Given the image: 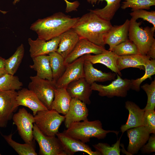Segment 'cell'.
Masks as SVG:
<instances>
[{"label":"cell","mask_w":155,"mask_h":155,"mask_svg":"<svg viewBox=\"0 0 155 155\" xmlns=\"http://www.w3.org/2000/svg\"><path fill=\"white\" fill-rule=\"evenodd\" d=\"M113 26L110 21L90 11L80 17L72 28L80 38L105 48V37Z\"/></svg>","instance_id":"6da1fadb"},{"label":"cell","mask_w":155,"mask_h":155,"mask_svg":"<svg viewBox=\"0 0 155 155\" xmlns=\"http://www.w3.org/2000/svg\"><path fill=\"white\" fill-rule=\"evenodd\" d=\"M79 18H71L62 12H57L38 19L31 25L30 29L36 33L38 38L48 41L72 28Z\"/></svg>","instance_id":"7a4b0ae2"},{"label":"cell","mask_w":155,"mask_h":155,"mask_svg":"<svg viewBox=\"0 0 155 155\" xmlns=\"http://www.w3.org/2000/svg\"><path fill=\"white\" fill-rule=\"evenodd\" d=\"M63 132L70 137L86 143L90 142L91 138L104 139L110 132L114 133L117 135L119 131L105 130L102 128V123L99 120L89 121L88 119L73 123Z\"/></svg>","instance_id":"3957f363"},{"label":"cell","mask_w":155,"mask_h":155,"mask_svg":"<svg viewBox=\"0 0 155 155\" xmlns=\"http://www.w3.org/2000/svg\"><path fill=\"white\" fill-rule=\"evenodd\" d=\"M142 22H137L132 18L129 20V39L135 45L139 54L146 55L153 42L155 41L153 27H140Z\"/></svg>","instance_id":"277c9868"},{"label":"cell","mask_w":155,"mask_h":155,"mask_svg":"<svg viewBox=\"0 0 155 155\" xmlns=\"http://www.w3.org/2000/svg\"><path fill=\"white\" fill-rule=\"evenodd\" d=\"M34 124L44 135L55 136L59 127L65 121V116L60 115L56 111L46 110L38 111L34 115Z\"/></svg>","instance_id":"5b68a950"},{"label":"cell","mask_w":155,"mask_h":155,"mask_svg":"<svg viewBox=\"0 0 155 155\" xmlns=\"http://www.w3.org/2000/svg\"><path fill=\"white\" fill-rule=\"evenodd\" d=\"M28 89L33 92L48 110H51L55 90L56 88L53 81L41 78L37 75L30 76Z\"/></svg>","instance_id":"8992f818"},{"label":"cell","mask_w":155,"mask_h":155,"mask_svg":"<svg viewBox=\"0 0 155 155\" xmlns=\"http://www.w3.org/2000/svg\"><path fill=\"white\" fill-rule=\"evenodd\" d=\"M117 78L108 85H104L94 82L91 85L92 90L98 92V95L101 96L112 98L114 96L125 97L127 95L128 91L131 89V80L123 79L117 74Z\"/></svg>","instance_id":"52a82bcc"},{"label":"cell","mask_w":155,"mask_h":155,"mask_svg":"<svg viewBox=\"0 0 155 155\" xmlns=\"http://www.w3.org/2000/svg\"><path fill=\"white\" fill-rule=\"evenodd\" d=\"M33 138L39 147L41 155H66L59 139L55 136L44 134L34 123L33 130Z\"/></svg>","instance_id":"ba28073f"},{"label":"cell","mask_w":155,"mask_h":155,"mask_svg":"<svg viewBox=\"0 0 155 155\" xmlns=\"http://www.w3.org/2000/svg\"><path fill=\"white\" fill-rule=\"evenodd\" d=\"M12 119L20 136L25 143L30 144L33 142L34 141L33 135L34 116L28 113L25 108H22L14 114Z\"/></svg>","instance_id":"9c48e42d"},{"label":"cell","mask_w":155,"mask_h":155,"mask_svg":"<svg viewBox=\"0 0 155 155\" xmlns=\"http://www.w3.org/2000/svg\"><path fill=\"white\" fill-rule=\"evenodd\" d=\"M17 94L15 90L0 91V127L7 126L18 109Z\"/></svg>","instance_id":"30bf717a"},{"label":"cell","mask_w":155,"mask_h":155,"mask_svg":"<svg viewBox=\"0 0 155 155\" xmlns=\"http://www.w3.org/2000/svg\"><path fill=\"white\" fill-rule=\"evenodd\" d=\"M86 55L80 57L66 66L64 72L55 84L57 88H66L71 82L84 78V64Z\"/></svg>","instance_id":"8fae6325"},{"label":"cell","mask_w":155,"mask_h":155,"mask_svg":"<svg viewBox=\"0 0 155 155\" xmlns=\"http://www.w3.org/2000/svg\"><path fill=\"white\" fill-rule=\"evenodd\" d=\"M106 50L105 48L95 44L87 40L80 38L72 52L64 59L66 66L84 55L93 53L97 55Z\"/></svg>","instance_id":"7c38bea8"},{"label":"cell","mask_w":155,"mask_h":155,"mask_svg":"<svg viewBox=\"0 0 155 155\" xmlns=\"http://www.w3.org/2000/svg\"><path fill=\"white\" fill-rule=\"evenodd\" d=\"M60 38V36L48 41H45L38 38L35 40L28 38V42L30 46L29 52L30 57L32 59L57 51Z\"/></svg>","instance_id":"4fadbf2b"},{"label":"cell","mask_w":155,"mask_h":155,"mask_svg":"<svg viewBox=\"0 0 155 155\" xmlns=\"http://www.w3.org/2000/svg\"><path fill=\"white\" fill-rule=\"evenodd\" d=\"M56 135L60 141L66 155H73L79 152H84L90 155H100L96 151H92L85 143L70 137L63 132H59Z\"/></svg>","instance_id":"5bb4252c"},{"label":"cell","mask_w":155,"mask_h":155,"mask_svg":"<svg viewBox=\"0 0 155 155\" xmlns=\"http://www.w3.org/2000/svg\"><path fill=\"white\" fill-rule=\"evenodd\" d=\"M126 131L129 140L127 152L130 155L136 154L148 141L150 133L144 126L130 129Z\"/></svg>","instance_id":"9a60e30c"},{"label":"cell","mask_w":155,"mask_h":155,"mask_svg":"<svg viewBox=\"0 0 155 155\" xmlns=\"http://www.w3.org/2000/svg\"><path fill=\"white\" fill-rule=\"evenodd\" d=\"M66 89L71 98L77 99L86 104H90V98L92 90L84 78L71 82Z\"/></svg>","instance_id":"2e32d148"},{"label":"cell","mask_w":155,"mask_h":155,"mask_svg":"<svg viewBox=\"0 0 155 155\" xmlns=\"http://www.w3.org/2000/svg\"><path fill=\"white\" fill-rule=\"evenodd\" d=\"M88 115L86 104L77 99L72 98L69 110L65 115V127L67 128L74 122L88 120Z\"/></svg>","instance_id":"e0dca14e"},{"label":"cell","mask_w":155,"mask_h":155,"mask_svg":"<svg viewBox=\"0 0 155 155\" xmlns=\"http://www.w3.org/2000/svg\"><path fill=\"white\" fill-rule=\"evenodd\" d=\"M17 92L16 100L19 106H24L30 108L34 116L38 111L48 109L36 95L29 89L22 88Z\"/></svg>","instance_id":"ac0fdd59"},{"label":"cell","mask_w":155,"mask_h":155,"mask_svg":"<svg viewBox=\"0 0 155 155\" xmlns=\"http://www.w3.org/2000/svg\"><path fill=\"white\" fill-rule=\"evenodd\" d=\"M129 20L127 19L121 25L113 26L106 34L104 38V42L105 44L109 45V51H112L115 46L129 39Z\"/></svg>","instance_id":"d6986e66"},{"label":"cell","mask_w":155,"mask_h":155,"mask_svg":"<svg viewBox=\"0 0 155 155\" xmlns=\"http://www.w3.org/2000/svg\"><path fill=\"white\" fill-rule=\"evenodd\" d=\"M125 107L128 111L129 114L126 123L121 127L122 133L129 129L144 126L145 111L134 102L129 101L125 102Z\"/></svg>","instance_id":"ffe728a7"},{"label":"cell","mask_w":155,"mask_h":155,"mask_svg":"<svg viewBox=\"0 0 155 155\" xmlns=\"http://www.w3.org/2000/svg\"><path fill=\"white\" fill-rule=\"evenodd\" d=\"M118 57L112 51L106 50L97 55L86 54L85 60L89 61L93 64L98 63L103 64L112 71L121 76L122 74L118 69L117 65Z\"/></svg>","instance_id":"44dd1931"},{"label":"cell","mask_w":155,"mask_h":155,"mask_svg":"<svg viewBox=\"0 0 155 155\" xmlns=\"http://www.w3.org/2000/svg\"><path fill=\"white\" fill-rule=\"evenodd\" d=\"M93 65L85 59L84 64V78L90 85L96 82H104L115 79L116 73L103 72L94 67Z\"/></svg>","instance_id":"7402d4cb"},{"label":"cell","mask_w":155,"mask_h":155,"mask_svg":"<svg viewBox=\"0 0 155 155\" xmlns=\"http://www.w3.org/2000/svg\"><path fill=\"white\" fill-rule=\"evenodd\" d=\"M150 59L147 55L139 53L119 56L117 61V65L120 71L129 67L136 68L144 70L146 63Z\"/></svg>","instance_id":"603a6c76"},{"label":"cell","mask_w":155,"mask_h":155,"mask_svg":"<svg viewBox=\"0 0 155 155\" xmlns=\"http://www.w3.org/2000/svg\"><path fill=\"white\" fill-rule=\"evenodd\" d=\"M60 37L56 52L65 59L72 52L80 38L72 28L62 34Z\"/></svg>","instance_id":"cb8c5ba5"},{"label":"cell","mask_w":155,"mask_h":155,"mask_svg":"<svg viewBox=\"0 0 155 155\" xmlns=\"http://www.w3.org/2000/svg\"><path fill=\"white\" fill-rule=\"evenodd\" d=\"M32 59L33 64L29 67L36 72V75L42 79L53 81L49 55H40Z\"/></svg>","instance_id":"d4e9b609"},{"label":"cell","mask_w":155,"mask_h":155,"mask_svg":"<svg viewBox=\"0 0 155 155\" xmlns=\"http://www.w3.org/2000/svg\"><path fill=\"white\" fill-rule=\"evenodd\" d=\"M65 88H56L51 109L65 115L68 112L71 99Z\"/></svg>","instance_id":"484cf974"},{"label":"cell","mask_w":155,"mask_h":155,"mask_svg":"<svg viewBox=\"0 0 155 155\" xmlns=\"http://www.w3.org/2000/svg\"><path fill=\"white\" fill-rule=\"evenodd\" d=\"M122 0H98V2L105 1L106 5L103 8L90 9L91 12L102 18L108 21H110L113 18L115 13L119 9Z\"/></svg>","instance_id":"4316f807"},{"label":"cell","mask_w":155,"mask_h":155,"mask_svg":"<svg viewBox=\"0 0 155 155\" xmlns=\"http://www.w3.org/2000/svg\"><path fill=\"white\" fill-rule=\"evenodd\" d=\"M24 53V46L22 44L11 57L5 59L4 68L7 73L14 75L22 62Z\"/></svg>","instance_id":"83f0119b"},{"label":"cell","mask_w":155,"mask_h":155,"mask_svg":"<svg viewBox=\"0 0 155 155\" xmlns=\"http://www.w3.org/2000/svg\"><path fill=\"white\" fill-rule=\"evenodd\" d=\"M48 55L52 72L53 81L55 84L65 69V59L56 51L51 52Z\"/></svg>","instance_id":"f1b7e54d"},{"label":"cell","mask_w":155,"mask_h":155,"mask_svg":"<svg viewBox=\"0 0 155 155\" xmlns=\"http://www.w3.org/2000/svg\"><path fill=\"white\" fill-rule=\"evenodd\" d=\"M2 136L8 144L19 155H37L34 144V141L30 144H21L12 139L13 134L4 135Z\"/></svg>","instance_id":"f546056e"},{"label":"cell","mask_w":155,"mask_h":155,"mask_svg":"<svg viewBox=\"0 0 155 155\" xmlns=\"http://www.w3.org/2000/svg\"><path fill=\"white\" fill-rule=\"evenodd\" d=\"M23 84L18 77L7 73L0 77V91L9 90H19Z\"/></svg>","instance_id":"4dcf8cb0"},{"label":"cell","mask_w":155,"mask_h":155,"mask_svg":"<svg viewBox=\"0 0 155 155\" xmlns=\"http://www.w3.org/2000/svg\"><path fill=\"white\" fill-rule=\"evenodd\" d=\"M145 73L144 75L140 78L135 80H131V89L137 92L140 90V85L141 84L148 78L155 74V59H148L146 62L145 65Z\"/></svg>","instance_id":"1f68e13d"},{"label":"cell","mask_w":155,"mask_h":155,"mask_svg":"<svg viewBox=\"0 0 155 155\" xmlns=\"http://www.w3.org/2000/svg\"><path fill=\"white\" fill-rule=\"evenodd\" d=\"M121 137L116 142L111 146L105 143H99L93 145L95 149L100 155H120V141Z\"/></svg>","instance_id":"d6a6232c"},{"label":"cell","mask_w":155,"mask_h":155,"mask_svg":"<svg viewBox=\"0 0 155 155\" xmlns=\"http://www.w3.org/2000/svg\"><path fill=\"white\" fill-rule=\"evenodd\" d=\"M112 51L118 56L138 53L135 45L129 39L115 46Z\"/></svg>","instance_id":"836d02e7"},{"label":"cell","mask_w":155,"mask_h":155,"mask_svg":"<svg viewBox=\"0 0 155 155\" xmlns=\"http://www.w3.org/2000/svg\"><path fill=\"white\" fill-rule=\"evenodd\" d=\"M121 6L123 9L131 8V11L138 9H149L155 5V0H124Z\"/></svg>","instance_id":"e575fe53"},{"label":"cell","mask_w":155,"mask_h":155,"mask_svg":"<svg viewBox=\"0 0 155 155\" xmlns=\"http://www.w3.org/2000/svg\"><path fill=\"white\" fill-rule=\"evenodd\" d=\"M141 88L146 92L148 99L146 105L143 109L154 110L155 107V80L152 81L150 84L146 83L141 86Z\"/></svg>","instance_id":"d590c367"},{"label":"cell","mask_w":155,"mask_h":155,"mask_svg":"<svg viewBox=\"0 0 155 155\" xmlns=\"http://www.w3.org/2000/svg\"><path fill=\"white\" fill-rule=\"evenodd\" d=\"M132 18L136 20L139 18L150 22L153 25V28L155 30V11H148L144 9L134 10L130 13Z\"/></svg>","instance_id":"8d00e7d4"},{"label":"cell","mask_w":155,"mask_h":155,"mask_svg":"<svg viewBox=\"0 0 155 155\" xmlns=\"http://www.w3.org/2000/svg\"><path fill=\"white\" fill-rule=\"evenodd\" d=\"M144 126L150 134H155V111L154 110L145 111Z\"/></svg>","instance_id":"74e56055"},{"label":"cell","mask_w":155,"mask_h":155,"mask_svg":"<svg viewBox=\"0 0 155 155\" xmlns=\"http://www.w3.org/2000/svg\"><path fill=\"white\" fill-rule=\"evenodd\" d=\"M148 140V143L144 145L140 149L142 153L150 154L155 152V134L150 136Z\"/></svg>","instance_id":"f35d334b"},{"label":"cell","mask_w":155,"mask_h":155,"mask_svg":"<svg viewBox=\"0 0 155 155\" xmlns=\"http://www.w3.org/2000/svg\"><path fill=\"white\" fill-rule=\"evenodd\" d=\"M66 3V12H69L73 11L76 10L77 8L79 5V3L78 1L72 2H70L67 0H64Z\"/></svg>","instance_id":"ab89813d"},{"label":"cell","mask_w":155,"mask_h":155,"mask_svg":"<svg viewBox=\"0 0 155 155\" xmlns=\"http://www.w3.org/2000/svg\"><path fill=\"white\" fill-rule=\"evenodd\" d=\"M146 55L150 58L155 59V41L152 43Z\"/></svg>","instance_id":"60d3db41"},{"label":"cell","mask_w":155,"mask_h":155,"mask_svg":"<svg viewBox=\"0 0 155 155\" xmlns=\"http://www.w3.org/2000/svg\"><path fill=\"white\" fill-rule=\"evenodd\" d=\"M5 59L0 56V69L4 68Z\"/></svg>","instance_id":"b9f144b4"},{"label":"cell","mask_w":155,"mask_h":155,"mask_svg":"<svg viewBox=\"0 0 155 155\" xmlns=\"http://www.w3.org/2000/svg\"><path fill=\"white\" fill-rule=\"evenodd\" d=\"M7 73L5 68L0 69V77L3 76Z\"/></svg>","instance_id":"7bdbcfd3"},{"label":"cell","mask_w":155,"mask_h":155,"mask_svg":"<svg viewBox=\"0 0 155 155\" xmlns=\"http://www.w3.org/2000/svg\"><path fill=\"white\" fill-rule=\"evenodd\" d=\"M89 3H91L92 5H94L96 4L98 0H87Z\"/></svg>","instance_id":"ee69618b"},{"label":"cell","mask_w":155,"mask_h":155,"mask_svg":"<svg viewBox=\"0 0 155 155\" xmlns=\"http://www.w3.org/2000/svg\"><path fill=\"white\" fill-rule=\"evenodd\" d=\"M20 0H14L13 2V4H15L17 3Z\"/></svg>","instance_id":"f6af8a7d"},{"label":"cell","mask_w":155,"mask_h":155,"mask_svg":"<svg viewBox=\"0 0 155 155\" xmlns=\"http://www.w3.org/2000/svg\"><path fill=\"white\" fill-rule=\"evenodd\" d=\"M1 155V154H0V155Z\"/></svg>","instance_id":"bcb514c9"}]
</instances>
